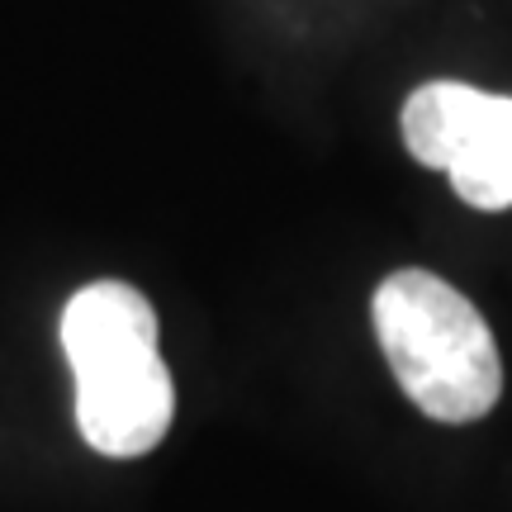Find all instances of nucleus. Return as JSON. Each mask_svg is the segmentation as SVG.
Instances as JSON below:
<instances>
[{"mask_svg": "<svg viewBox=\"0 0 512 512\" xmlns=\"http://www.w3.org/2000/svg\"><path fill=\"white\" fill-rule=\"evenodd\" d=\"M375 337L408 403L432 422H479L503 394L484 313L432 271H394L370 299Z\"/></svg>", "mask_w": 512, "mask_h": 512, "instance_id": "nucleus-1", "label": "nucleus"}, {"mask_svg": "<svg viewBox=\"0 0 512 512\" xmlns=\"http://www.w3.org/2000/svg\"><path fill=\"white\" fill-rule=\"evenodd\" d=\"M403 143L422 166L446 171L470 209H512V95L427 81L403 100Z\"/></svg>", "mask_w": 512, "mask_h": 512, "instance_id": "nucleus-2", "label": "nucleus"}, {"mask_svg": "<svg viewBox=\"0 0 512 512\" xmlns=\"http://www.w3.org/2000/svg\"><path fill=\"white\" fill-rule=\"evenodd\" d=\"M176 418V380L162 351L76 375V427L91 451L110 460H133L157 451Z\"/></svg>", "mask_w": 512, "mask_h": 512, "instance_id": "nucleus-3", "label": "nucleus"}, {"mask_svg": "<svg viewBox=\"0 0 512 512\" xmlns=\"http://www.w3.org/2000/svg\"><path fill=\"white\" fill-rule=\"evenodd\" d=\"M62 351L72 361V375L157 351L152 299L124 280H95L86 290H76L62 309Z\"/></svg>", "mask_w": 512, "mask_h": 512, "instance_id": "nucleus-4", "label": "nucleus"}]
</instances>
